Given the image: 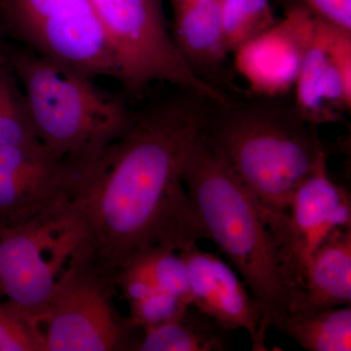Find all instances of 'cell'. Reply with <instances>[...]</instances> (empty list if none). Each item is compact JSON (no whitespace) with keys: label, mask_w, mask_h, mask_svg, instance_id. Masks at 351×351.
<instances>
[{"label":"cell","mask_w":351,"mask_h":351,"mask_svg":"<svg viewBox=\"0 0 351 351\" xmlns=\"http://www.w3.org/2000/svg\"><path fill=\"white\" fill-rule=\"evenodd\" d=\"M212 103L180 88L151 104L77 178L71 202L86 233L80 255L112 285L149 249L180 252L208 239L182 171Z\"/></svg>","instance_id":"obj_1"},{"label":"cell","mask_w":351,"mask_h":351,"mask_svg":"<svg viewBox=\"0 0 351 351\" xmlns=\"http://www.w3.org/2000/svg\"><path fill=\"white\" fill-rule=\"evenodd\" d=\"M199 138L258 205L277 213H287L295 191L327 158L316 126L285 97L212 103Z\"/></svg>","instance_id":"obj_2"},{"label":"cell","mask_w":351,"mask_h":351,"mask_svg":"<svg viewBox=\"0 0 351 351\" xmlns=\"http://www.w3.org/2000/svg\"><path fill=\"white\" fill-rule=\"evenodd\" d=\"M182 179L208 239L239 272L258 304L260 327L252 343L254 350H267L269 328L280 326L302 295L286 278L262 207L199 137L189 149Z\"/></svg>","instance_id":"obj_3"},{"label":"cell","mask_w":351,"mask_h":351,"mask_svg":"<svg viewBox=\"0 0 351 351\" xmlns=\"http://www.w3.org/2000/svg\"><path fill=\"white\" fill-rule=\"evenodd\" d=\"M5 54L38 140L77 177L133 123L136 112L99 91L93 78L27 47Z\"/></svg>","instance_id":"obj_4"},{"label":"cell","mask_w":351,"mask_h":351,"mask_svg":"<svg viewBox=\"0 0 351 351\" xmlns=\"http://www.w3.org/2000/svg\"><path fill=\"white\" fill-rule=\"evenodd\" d=\"M85 239L82 219L71 201L0 228V295L41 328L58 281Z\"/></svg>","instance_id":"obj_5"},{"label":"cell","mask_w":351,"mask_h":351,"mask_svg":"<svg viewBox=\"0 0 351 351\" xmlns=\"http://www.w3.org/2000/svg\"><path fill=\"white\" fill-rule=\"evenodd\" d=\"M112 51L117 80L137 96L152 82H168L226 103L223 93L195 75L168 32L161 0H90Z\"/></svg>","instance_id":"obj_6"},{"label":"cell","mask_w":351,"mask_h":351,"mask_svg":"<svg viewBox=\"0 0 351 351\" xmlns=\"http://www.w3.org/2000/svg\"><path fill=\"white\" fill-rule=\"evenodd\" d=\"M113 285L76 254L58 281L41 323L45 351H108L127 331L112 304ZM138 331V330H137Z\"/></svg>","instance_id":"obj_7"},{"label":"cell","mask_w":351,"mask_h":351,"mask_svg":"<svg viewBox=\"0 0 351 351\" xmlns=\"http://www.w3.org/2000/svg\"><path fill=\"white\" fill-rule=\"evenodd\" d=\"M262 211L286 278L304 295L314 252L335 228L351 226L350 193L330 178L324 158L295 191L287 213Z\"/></svg>","instance_id":"obj_8"},{"label":"cell","mask_w":351,"mask_h":351,"mask_svg":"<svg viewBox=\"0 0 351 351\" xmlns=\"http://www.w3.org/2000/svg\"><path fill=\"white\" fill-rule=\"evenodd\" d=\"M76 180L75 171L43 145L0 147V228L71 201Z\"/></svg>","instance_id":"obj_9"},{"label":"cell","mask_w":351,"mask_h":351,"mask_svg":"<svg viewBox=\"0 0 351 351\" xmlns=\"http://www.w3.org/2000/svg\"><path fill=\"white\" fill-rule=\"evenodd\" d=\"M314 17L299 1L290 4L282 21L233 53L235 68L254 95L286 97L294 89Z\"/></svg>","instance_id":"obj_10"},{"label":"cell","mask_w":351,"mask_h":351,"mask_svg":"<svg viewBox=\"0 0 351 351\" xmlns=\"http://www.w3.org/2000/svg\"><path fill=\"white\" fill-rule=\"evenodd\" d=\"M179 254L188 271L191 304L228 331L248 332L253 343L260 327V309L241 277L197 244Z\"/></svg>","instance_id":"obj_11"},{"label":"cell","mask_w":351,"mask_h":351,"mask_svg":"<svg viewBox=\"0 0 351 351\" xmlns=\"http://www.w3.org/2000/svg\"><path fill=\"white\" fill-rule=\"evenodd\" d=\"M335 27L314 17L295 82V110L316 127L338 122L351 110V96L346 93L332 57L330 43Z\"/></svg>","instance_id":"obj_12"},{"label":"cell","mask_w":351,"mask_h":351,"mask_svg":"<svg viewBox=\"0 0 351 351\" xmlns=\"http://www.w3.org/2000/svg\"><path fill=\"white\" fill-rule=\"evenodd\" d=\"M85 5L86 0H0V12L25 47L58 58L77 38Z\"/></svg>","instance_id":"obj_13"},{"label":"cell","mask_w":351,"mask_h":351,"mask_svg":"<svg viewBox=\"0 0 351 351\" xmlns=\"http://www.w3.org/2000/svg\"><path fill=\"white\" fill-rule=\"evenodd\" d=\"M173 34L176 46L195 75L230 95L228 56L221 32L219 0H200L173 5ZM232 90H235L232 88Z\"/></svg>","instance_id":"obj_14"},{"label":"cell","mask_w":351,"mask_h":351,"mask_svg":"<svg viewBox=\"0 0 351 351\" xmlns=\"http://www.w3.org/2000/svg\"><path fill=\"white\" fill-rule=\"evenodd\" d=\"M351 304V226L335 228L314 252L304 295L293 311L313 313Z\"/></svg>","instance_id":"obj_15"},{"label":"cell","mask_w":351,"mask_h":351,"mask_svg":"<svg viewBox=\"0 0 351 351\" xmlns=\"http://www.w3.org/2000/svg\"><path fill=\"white\" fill-rule=\"evenodd\" d=\"M113 286L128 302L166 292L191 304L186 263L179 252L166 247H154L134 258L115 276Z\"/></svg>","instance_id":"obj_16"},{"label":"cell","mask_w":351,"mask_h":351,"mask_svg":"<svg viewBox=\"0 0 351 351\" xmlns=\"http://www.w3.org/2000/svg\"><path fill=\"white\" fill-rule=\"evenodd\" d=\"M230 332L189 304L177 318L143 332L140 351H225L230 348Z\"/></svg>","instance_id":"obj_17"},{"label":"cell","mask_w":351,"mask_h":351,"mask_svg":"<svg viewBox=\"0 0 351 351\" xmlns=\"http://www.w3.org/2000/svg\"><path fill=\"white\" fill-rule=\"evenodd\" d=\"M277 329L306 350L350 351L351 307L292 311Z\"/></svg>","instance_id":"obj_18"},{"label":"cell","mask_w":351,"mask_h":351,"mask_svg":"<svg viewBox=\"0 0 351 351\" xmlns=\"http://www.w3.org/2000/svg\"><path fill=\"white\" fill-rule=\"evenodd\" d=\"M219 5L223 43L230 54L278 22L269 0H219Z\"/></svg>","instance_id":"obj_19"},{"label":"cell","mask_w":351,"mask_h":351,"mask_svg":"<svg viewBox=\"0 0 351 351\" xmlns=\"http://www.w3.org/2000/svg\"><path fill=\"white\" fill-rule=\"evenodd\" d=\"M128 304L126 326L145 332L177 319L191 304L170 293L156 292Z\"/></svg>","instance_id":"obj_20"},{"label":"cell","mask_w":351,"mask_h":351,"mask_svg":"<svg viewBox=\"0 0 351 351\" xmlns=\"http://www.w3.org/2000/svg\"><path fill=\"white\" fill-rule=\"evenodd\" d=\"M40 144L27 112L24 95L16 87L0 110V147Z\"/></svg>","instance_id":"obj_21"},{"label":"cell","mask_w":351,"mask_h":351,"mask_svg":"<svg viewBox=\"0 0 351 351\" xmlns=\"http://www.w3.org/2000/svg\"><path fill=\"white\" fill-rule=\"evenodd\" d=\"M0 351H45L41 328L0 301Z\"/></svg>","instance_id":"obj_22"},{"label":"cell","mask_w":351,"mask_h":351,"mask_svg":"<svg viewBox=\"0 0 351 351\" xmlns=\"http://www.w3.org/2000/svg\"><path fill=\"white\" fill-rule=\"evenodd\" d=\"M320 19L351 32V0H299Z\"/></svg>","instance_id":"obj_23"},{"label":"cell","mask_w":351,"mask_h":351,"mask_svg":"<svg viewBox=\"0 0 351 351\" xmlns=\"http://www.w3.org/2000/svg\"><path fill=\"white\" fill-rule=\"evenodd\" d=\"M17 87L10 64L7 60L5 49L0 53V110L9 98L14 89Z\"/></svg>","instance_id":"obj_24"},{"label":"cell","mask_w":351,"mask_h":351,"mask_svg":"<svg viewBox=\"0 0 351 351\" xmlns=\"http://www.w3.org/2000/svg\"><path fill=\"white\" fill-rule=\"evenodd\" d=\"M200 1V0H170L171 4L178 5V4L189 3V2Z\"/></svg>","instance_id":"obj_25"},{"label":"cell","mask_w":351,"mask_h":351,"mask_svg":"<svg viewBox=\"0 0 351 351\" xmlns=\"http://www.w3.org/2000/svg\"><path fill=\"white\" fill-rule=\"evenodd\" d=\"M3 51H4V48H3V47H2L1 44H0V53L3 52Z\"/></svg>","instance_id":"obj_26"},{"label":"cell","mask_w":351,"mask_h":351,"mask_svg":"<svg viewBox=\"0 0 351 351\" xmlns=\"http://www.w3.org/2000/svg\"><path fill=\"white\" fill-rule=\"evenodd\" d=\"M1 298H2V295H0V301H1Z\"/></svg>","instance_id":"obj_27"}]
</instances>
